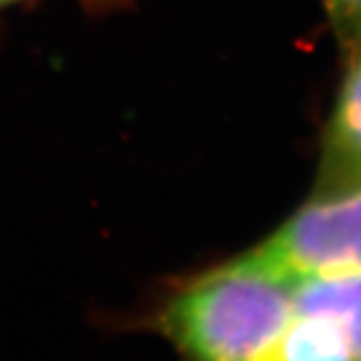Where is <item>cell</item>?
Instances as JSON below:
<instances>
[{
    "label": "cell",
    "instance_id": "obj_1",
    "mask_svg": "<svg viewBox=\"0 0 361 361\" xmlns=\"http://www.w3.org/2000/svg\"><path fill=\"white\" fill-rule=\"evenodd\" d=\"M293 287L249 251L179 287L155 325L180 361H273L295 315Z\"/></svg>",
    "mask_w": 361,
    "mask_h": 361
},
{
    "label": "cell",
    "instance_id": "obj_6",
    "mask_svg": "<svg viewBox=\"0 0 361 361\" xmlns=\"http://www.w3.org/2000/svg\"><path fill=\"white\" fill-rule=\"evenodd\" d=\"M331 2L337 8V13L360 26L361 32V0H331Z\"/></svg>",
    "mask_w": 361,
    "mask_h": 361
},
{
    "label": "cell",
    "instance_id": "obj_3",
    "mask_svg": "<svg viewBox=\"0 0 361 361\" xmlns=\"http://www.w3.org/2000/svg\"><path fill=\"white\" fill-rule=\"evenodd\" d=\"M361 183V32L360 47L341 89L336 109L325 130L322 151L319 191Z\"/></svg>",
    "mask_w": 361,
    "mask_h": 361
},
{
    "label": "cell",
    "instance_id": "obj_5",
    "mask_svg": "<svg viewBox=\"0 0 361 361\" xmlns=\"http://www.w3.org/2000/svg\"><path fill=\"white\" fill-rule=\"evenodd\" d=\"M273 361H357L336 325L295 313Z\"/></svg>",
    "mask_w": 361,
    "mask_h": 361
},
{
    "label": "cell",
    "instance_id": "obj_7",
    "mask_svg": "<svg viewBox=\"0 0 361 361\" xmlns=\"http://www.w3.org/2000/svg\"><path fill=\"white\" fill-rule=\"evenodd\" d=\"M2 2H8V0H0V4H2Z\"/></svg>",
    "mask_w": 361,
    "mask_h": 361
},
{
    "label": "cell",
    "instance_id": "obj_4",
    "mask_svg": "<svg viewBox=\"0 0 361 361\" xmlns=\"http://www.w3.org/2000/svg\"><path fill=\"white\" fill-rule=\"evenodd\" d=\"M293 305L299 315L334 323L361 361V273L303 279L293 287Z\"/></svg>",
    "mask_w": 361,
    "mask_h": 361
},
{
    "label": "cell",
    "instance_id": "obj_2",
    "mask_svg": "<svg viewBox=\"0 0 361 361\" xmlns=\"http://www.w3.org/2000/svg\"><path fill=\"white\" fill-rule=\"evenodd\" d=\"M251 253L293 285L361 273V183L313 195Z\"/></svg>",
    "mask_w": 361,
    "mask_h": 361
}]
</instances>
